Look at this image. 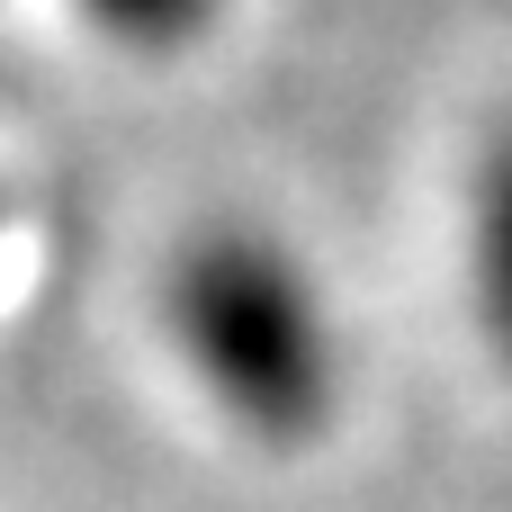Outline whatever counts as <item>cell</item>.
<instances>
[{
  "label": "cell",
  "mask_w": 512,
  "mask_h": 512,
  "mask_svg": "<svg viewBox=\"0 0 512 512\" xmlns=\"http://www.w3.org/2000/svg\"><path fill=\"white\" fill-rule=\"evenodd\" d=\"M171 333L243 432L306 441L333 414V324L279 243L207 234L171 270Z\"/></svg>",
  "instance_id": "cell-1"
},
{
  "label": "cell",
  "mask_w": 512,
  "mask_h": 512,
  "mask_svg": "<svg viewBox=\"0 0 512 512\" xmlns=\"http://www.w3.org/2000/svg\"><path fill=\"white\" fill-rule=\"evenodd\" d=\"M468 297H477V324H486L495 360L512 369V126L486 144V162H477V207H468Z\"/></svg>",
  "instance_id": "cell-2"
},
{
  "label": "cell",
  "mask_w": 512,
  "mask_h": 512,
  "mask_svg": "<svg viewBox=\"0 0 512 512\" xmlns=\"http://www.w3.org/2000/svg\"><path fill=\"white\" fill-rule=\"evenodd\" d=\"M81 9L126 45H189L216 18V0H81Z\"/></svg>",
  "instance_id": "cell-3"
}]
</instances>
